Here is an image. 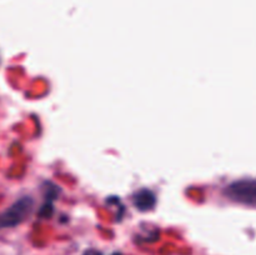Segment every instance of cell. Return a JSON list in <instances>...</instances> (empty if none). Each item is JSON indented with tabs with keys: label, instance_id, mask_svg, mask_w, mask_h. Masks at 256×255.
<instances>
[{
	"label": "cell",
	"instance_id": "3",
	"mask_svg": "<svg viewBox=\"0 0 256 255\" xmlns=\"http://www.w3.org/2000/svg\"><path fill=\"white\" fill-rule=\"evenodd\" d=\"M132 202L134 206L140 212H148L152 210L156 204V196L154 192L149 189H142L136 192L132 196Z\"/></svg>",
	"mask_w": 256,
	"mask_h": 255
},
{
	"label": "cell",
	"instance_id": "6",
	"mask_svg": "<svg viewBox=\"0 0 256 255\" xmlns=\"http://www.w3.org/2000/svg\"><path fill=\"white\" fill-rule=\"evenodd\" d=\"M112 255H122V254H120V252H114V254Z\"/></svg>",
	"mask_w": 256,
	"mask_h": 255
},
{
	"label": "cell",
	"instance_id": "4",
	"mask_svg": "<svg viewBox=\"0 0 256 255\" xmlns=\"http://www.w3.org/2000/svg\"><path fill=\"white\" fill-rule=\"evenodd\" d=\"M40 216H44V218H50L52 214V202H45L44 205H42V210H40Z\"/></svg>",
	"mask_w": 256,
	"mask_h": 255
},
{
	"label": "cell",
	"instance_id": "5",
	"mask_svg": "<svg viewBox=\"0 0 256 255\" xmlns=\"http://www.w3.org/2000/svg\"><path fill=\"white\" fill-rule=\"evenodd\" d=\"M82 255H102V252H99V250H96V249H89V250H86V252H85Z\"/></svg>",
	"mask_w": 256,
	"mask_h": 255
},
{
	"label": "cell",
	"instance_id": "2",
	"mask_svg": "<svg viewBox=\"0 0 256 255\" xmlns=\"http://www.w3.org/2000/svg\"><path fill=\"white\" fill-rule=\"evenodd\" d=\"M229 200L256 208V179H240L232 182L224 190Z\"/></svg>",
	"mask_w": 256,
	"mask_h": 255
},
{
	"label": "cell",
	"instance_id": "1",
	"mask_svg": "<svg viewBox=\"0 0 256 255\" xmlns=\"http://www.w3.org/2000/svg\"><path fill=\"white\" fill-rule=\"evenodd\" d=\"M32 210H34V200L30 196H24L16 200L6 210L0 212V230L22 224L32 215Z\"/></svg>",
	"mask_w": 256,
	"mask_h": 255
}]
</instances>
